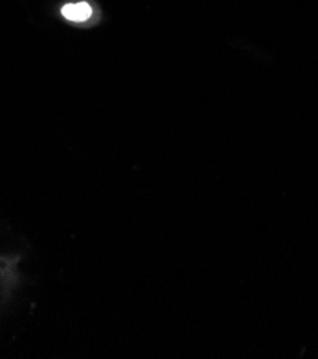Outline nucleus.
<instances>
[{
    "label": "nucleus",
    "mask_w": 318,
    "mask_h": 359,
    "mask_svg": "<svg viewBox=\"0 0 318 359\" xmlns=\"http://www.w3.org/2000/svg\"><path fill=\"white\" fill-rule=\"evenodd\" d=\"M62 15L72 22H85L92 15V8L86 2L67 4L62 8Z\"/></svg>",
    "instance_id": "nucleus-1"
}]
</instances>
